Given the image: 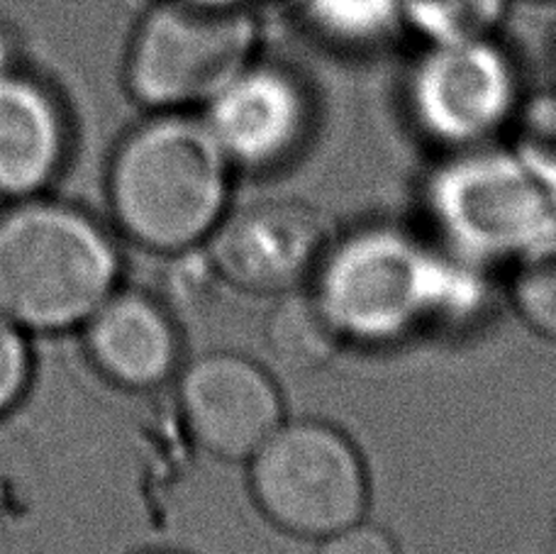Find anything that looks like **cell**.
Returning <instances> with one entry per match:
<instances>
[{"mask_svg": "<svg viewBox=\"0 0 556 554\" xmlns=\"http://www.w3.org/2000/svg\"><path fill=\"white\" fill-rule=\"evenodd\" d=\"M317 35L344 47H371L403 25L401 0H298Z\"/></svg>", "mask_w": 556, "mask_h": 554, "instance_id": "obj_15", "label": "cell"}, {"mask_svg": "<svg viewBox=\"0 0 556 554\" xmlns=\"http://www.w3.org/2000/svg\"><path fill=\"white\" fill-rule=\"evenodd\" d=\"M64 117L33 78L0 72V196L33 198L59 174Z\"/></svg>", "mask_w": 556, "mask_h": 554, "instance_id": "obj_12", "label": "cell"}, {"mask_svg": "<svg viewBox=\"0 0 556 554\" xmlns=\"http://www.w3.org/2000/svg\"><path fill=\"white\" fill-rule=\"evenodd\" d=\"M330 235L320 213L298 198H262L230 207L205 242L217 281L256 295L311 284Z\"/></svg>", "mask_w": 556, "mask_h": 554, "instance_id": "obj_8", "label": "cell"}, {"mask_svg": "<svg viewBox=\"0 0 556 554\" xmlns=\"http://www.w3.org/2000/svg\"><path fill=\"white\" fill-rule=\"evenodd\" d=\"M422 205L434 242L493 269L556 247V172L515 144L442 154Z\"/></svg>", "mask_w": 556, "mask_h": 554, "instance_id": "obj_2", "label": "cell"}, {"mask_svg": "<svg viewBox=\"0 0 556 554\" xmlns=\"http://www.w3.org/2000/svg\"><path fill=\"white\" fill-rule=\"evenodd\" d=\"M508 299L532 332L556 342V247L513 266Z\"/></svg>", "mask_w": 556, "mask_h": 554, "instance_id": "obj_16", "label": "cell"}, {"mask_svg": "<svg viewBox=\"0 0 556 554\" xmlns=\"http://www.w3.org/2000/svg\"><path fill=\"white\" fill-rule=\"evenodd\" d=\"M437 242L395 223H366L317 262L311 293L344 344L381 350L430 330Z\"/></svg>", "mask_w": 556, "mask_h": 554, "instance_id": "obj_4", "label": "cell"}, {"mask_svg": "<svg viewBox=\"0 0 556 554\" xmlns=\"http://www.w3.org/2000/svg\"><path fill=\"white\" fill-rule=\"evenodd\" d=\"M235 166L193 111H164L125 137L108 172L121 230L156 254L203 250L230 211Z\"/></svg>", "mask_w": 556, "mask_h": 554, "instance_id": "obj_1", "label": "cell"}, {"mask_svg": "<svg viewBox=\"0 0 556 554\" xmlns=\"http://www.w3.org/2000/svg\"><path fill=\"white\" fill-rule=\"evenodd\" d=\"M27 332L0 318V418L23 399L33 372Z\"/></svg>", "mask_w": 556, "mask_h": 554, "instance_id": "obj_18", "label": "cell"}, {"mask_svg": "<svg viewBox=\"0 0 556 554\" xmlns=\"http://www.w3.org/2000/svg\"><path fill=\"white\" fill-rule=\"evenodd\" d=\"M317 554H401V547L389 530L364 518L323 538Z\"/></svg>", "mask_w": 556, "mask_h": 554, "instance_id": "obj_19", "label": "cell"}, {"mask_svg": "<svg viewBox=\"0 0 556 554\" xmlns=\"http://www.w3.org/2000/svg\"><path fill=\"white\" fill-rule=\"evenodd\" d=\"M117 279L113 237L78 207L23 198L0 215V318L23 332L78 328Z\"/></svg>", "mask_w": 556, "mask_h": 554, "instance_id": "obj_3", "label": "cell"}, {"mask_svg": "<svg viewBox=\"0 0 556 554\" xmlns=\"http://www.w3.org/2000/svg\"><path fill=\"white\" fill-rule=\"evenodd\" d=\"M84 328L98 372L123 389H159L181 372V332L152 295L115 291Z\"/></svg>", "mask_w": 556, "mask_h": 554, "instance_id": "obj_11", "label": "cell"}, {"mask_svg": "<svg viewBox=\"0 0 556 554\" xmlns=\"http://www.w3.org/2000/svg\"><path fill=\"white\" fill-rule=\"evenodd\" d=\"M510 0H401V20L427 45L489 39Z\"/></svg>", "mask_w": 556, "mask_h": 554, "instance_id": "obj_14", "label": "cell"}, {"mask_svg": "<svg viewBox=\"0 0 556 554\" xmlns=\"http://www.w3.org/2000/svg\"><path fill=\"white\" fill-rule=\"evenodd\" d=\"M205 3H217V5H242V8H252V0H205Z\"/></svg>", "mask_w": 556, "mask_h": 554, "instance_id": "obj_20", "label": "cell"}, {"mask_svg": "<svg viewBox=\"0 0 556 554\" xmlns=\"http://www.w3.org/2000/svg\"><path fill=\"white\" fill-rule=\"evenodd\" d=\"M252 8L162 0L139 23L127 54V88L152 113L203 111L254 62Z\"/></svg>", "mask_w": 556, "mask_h": 554, "instance_id": "obj_5", "label": "cell"}, {"mask_svg": "<svg viewBox=\"0 0 556 554\" xmlns=\"http://www.w3.org/2000/svg\"><path fill=\"white\" fill-rule=\"evenodd\" d=\"M176 376L186 428L213 457L247 462L286 420L276 379L244 354L207 352Z\"/></svg>", "mask_w": 556, "mask_h": 554, "instance_id": "obj_9", "label": "cell"}, {"mask_svg": "<svg viewBox=\"0 0 556 554\" xmlns=\"http://www.w3.org/2000/svg\"><path fill=\"white\" fill-rule=\"evenodd\" d=\"M510 144L556 172V91L522 101L513 123Z\"/></svg>", "mask_w": 556, "mask_h": 554, "instance_id": "obj_17", "label": "cell"}, {"mask_svg": "<svg viewBox=\"0 0 556 554\" xmlns=\"http://www.w3.org/2000/svg\"><path fill=\"white\" fill-rule=\"evenodd\" d=\"M264 335L274 357L293 372L323 369L346 348L315 295L303 289L278 295Z\"/></svg>", "mask_w": 556, "mask_h": 554, "instance_id": "obj_13", "label": "cell"}, {"mask_svg": "<svg viewBox=\"0 0 556 554\" xmlns=\"http://www.w3.org/2000/svg\"><path fill=\"white\" fill-rule=\"evenodd\" d=\"M201 115L235 172L271 174L291 164L313 133V101L281 66L254 62Z\"/></svg>", "mask_w": 556, "mask_h": 554, "instance_id": "obj_10", "label": "cell"}, {"mask_svg": "<svg viewBox=\"0 0 556 554\" xmlns=\"http://www.w3.org/2000/svg\"><path fill=\"white\" fill-rule=\"evenodd\" d=\"M405 101L415 130L442 154L501 142L522 105L513 59L493 37L427 45Z\"/></svg>", "mask_w": 556, "mask_h": 554, "instance_id": "obj_7", "label": "cell"}, {"mask_svg": "<svg viewBox=\"0 0 556 554\" xmlns=\"http://www.w3.org/2000/svg\"><path fill=\"white\" fill-rule=\"evenodd\" d=\"M262 516L288 536L323 540L369 511V471L350 435L317 418L283 420L247 459Z\"/></svg>", "mask_w": 556, "mask_h": 554, "instance_id": "obj_6", "label": "cell"}, {"mask_svg": "<svg viewBox=\"0 0 556 554\" xmlns=\"http://www.w3.org/2000/svg\"><path fill=\"white\" fill-rule=\"evenodd\" d=\"M8 68V49L3 45V39H0V72H5Z\"/></svg>", "mask_w": 556, "mask_h": 554, "instance_id": "obj_21", "label": "cell"}]
</instances>
